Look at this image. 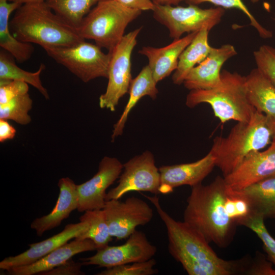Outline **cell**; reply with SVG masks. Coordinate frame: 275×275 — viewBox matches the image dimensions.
Wrapping results in <instances>:
<instances>
[{
  "instance_id": "obj_13",
  "label": "cell",
  "mask_w": 275,
  "mask_h": 275,
  "mask_svg": "<svg viewBox=\"0 0 275 275\" xmlns=\"http://www.w3.org/2000/svg\"><path fill=\"white\" fill-rule=\"evenodd\" d=\"M123 169V164L117 158H102L99 163L98 172L89 180L77 185V211L84 212L102 209L106 201V190L119 178Z\"/></svg>"
},
{
  "instance_id": "obj_22",
  "label": "cell",
  "mask_w": 275,
  "mask_h": 275,
  "mask_svg": "<svg viewBox=\"0 0 275 275\" xmlns=\"http://www.w3.org/2000/svg\"><path fill=\"white\" fill-rule=\"evenodd\" d=\"M22 4L8 0H0V46L18 62L29 60L34 51L32 43L16 39L9 28V17Z\"/></svg>"
},
{
  "instance_id": "obj_3",
  "label": "cell",
  "mask_w": 275,
  "mask_h": 275,
  "mask_svg": "<svg viewBox=\"0 0 275 275\" xmlns=\"http://www.w3.org/2000/svg\"><path fill=\"white\" fill-rule=\"evenodd\" d=\"M9 28L18 40L43 48L72 46L85 40L46 2L22 4L9 21Z\"/></svg>"
},
{
  "instance_id": "obj_4",
  "label": "cell",
  "mask_w": 275,
  "mask_h": 275,
  "mask_svg": "<svg viewBox=\"0 0 275 275\" xmlns=\"http://www.w3.org/2000/svg\"><path fill=\"white\" fill-rule=\"evenodd\" d=\"M274 137L275 118L255 110L249 120L238 122L227 136H215L209 152L224 177L248 155L270 145Z\"/></svg>"
},
{
  "instance_id": "obj_27",
  "label": "cell",
  "mask_w": 275,
  "mask_h": 275,
  "mask_svg": "<svg viewBox=\"0 0 275 275\" xmlns=\"http://www.w3.org/2000/svg\"><path fill=\"white\" fill-rule=\"evenodd\" d=\"M80 221L88 224L87 230L77 236L76 239L92 240L96 245L97 250L107 246L112 241L105 215L103 209L87 210L79 217Z\"/></svg>"
},
{
  "instance_id": "obj_11",
  "label": "cell",
  "mask_w": 275,
  "mask_h": 275,
  "mask_svg": "<svg viewBox=\"0 0 275 275\" xmlns=\"http://www.w3.org/2000/svg\"><path fill=\"white\" fill-rule=\"evenodd\" d=\"M102 209L109 233L117 240L127 238L137 227L149 223L154 215L152 208L146 201L134 196L124 201H106Z\"/></svg>"
},
{
  "instance_id": "obj_5",
  "label": "cell",
  "mask_w": 275,
  "mask_h": 275,
  "mask_svg": "<svg viewBox=\"0 0 275 275\" xmlns=\"http://www.w3.org/2000/svg\"><path fill=\"white\" fill-rule=\"evenodd\" d=\"M221 80V84L212 89L190 90L186 105L193 108L201 103H207L214 116L223 124L230 120L237 122L249 120L255 109L248 97L245 76L224 70Z\"/></svg>"
},
{
  "instance_id": "obj_34",
  "label": "cell",
  "mask_w": 275,
  "mask_h": 275,
  "mask_svg": "<svg viewBox=\"0 0 275 275\" xmlns=\"http://www.w3.org/2000/svg\"><path fill=\"white\" fill-rule=\"evenodd\" d=\"M227 196L225 202V208L229 217L236 224L246 217L251 212L249 202L243 197L227 188Z\"/></svg>"
},
{
  "instance_id": "obj_43",
  "label": "cell",
  "mask_w": 275,
  "mask_h": 275,
  "mask_svg": "<svg viewBox=\"0 0 275 275\" xmlns=\"http://www.w3.org/2000/svg\"><path fill=\"white\" fill-rule=\"evenodd\" d=\"M273 20H274V21H275V16H274V18H273Z\"/></svg>"
},
{
  "instance_id": "obj_9",
  "label": "cell",
  "mask_w": 275,
  "mask_h": 275,
  "mask_svg": "<svg viewBox=\"0 0 275 275\" xmlns=\"http://www.w3.org/2000/svg\"><path fill=\"white\" fill-rule=\"evenodd\" d=\"M140 27L125 35L111 52L108 83L105 92L99 98L100 108L116 110L120 98L129 91L132 80L131 57L137 44Z\"/></svg>"
},
{
  "instance_id": "obj_23",
  "label": "cell",
  "mask_w": 275,
  "mask_h": 275,
  "mask_svg": "<svg viewBox=\"0 0 275 275\" xmlns=\"http://www.w3.org/2000/svg\"><path fill=\"white\" fill-rule=\"evenodd\" d=\"M249 100L257 111L275 118V86L257 68L245 76Z\"/></svg>"
},
{
  "instance_id": "obj_28",
  "label": "cell",
  "mask_w": 275,
  "mask_h": 275,
  "mask_svg": "<svg viewBox=\"0 0 275 275\" xmlns=\"http://www.w3.org/2000/svg\"><path fill=\"white\" fill-rule=\"evenodd\" d=\"M102 0H47L49 7L68 23L76 29L84 17Z\"/></svg>"
},
{
  "instance_id": "obj_16",
  "label": "cell",
  "mask_w": 275,
  "mask_h": 275,
  "mask_svg": "<svg viewBox=\"0 0 275 275\" xmlns=\"http://www.w3.org/2000/svg\"><path fill=\"white\" fill-rule=\"evenodd\" d=\"M215 166L214 158L209 152L204 157L194 162L162 166L159 168V192L167 194L182 185L192 187L202 183Z\"/></svg>"
},
{
  "instance_id": "obj_2",
  "label": "cell",
  "mask_w": 275,
  "mask_h": 275,
  "mask_svg": "<svg viewBox=\"0 0 275 275\" xmlns=\"http://www.w3.org/2000/svg\"><path fill=\"white\" fill-rule=\"evenodd\" d=\"M227 187L224 177L218 176L208 185L191 187L183 214V221L210 242L224 248L230 242L236 224L225 208Z\"/></svg>"
},
{
  "instance_id": "obj_41",
  "label": "cell",
  "mask_w": 275,
  "mask_h": 275,
  "mask_svg": "<svg viewBox=\"0 0 275 275\" xmlns=\"http://www.w3.org/2000/svg\"><path fill=\"white\" fill-rule=\"evenodd\" d=\"M10 2H15L21 4L30 3H38L46 2L47 0H8Z\"/></svg>"
},
{
  "instance_id": "obj_31",
  "label": "cell",
  "mask_w": 275,
  "mask_h": 275,
  "mask_svg": "<svg viewBox=\"0 0 275 275\" xmlns=\"http://www.w3.org/2000/svg\"><path fill=\"white\" fill-rule=\"evenodd\" d=\"M188 4L199 5L204 3L212 4L218 7L230 9L236 8L241 11L249 19L250 24L253 26L263 39H270L272 32L263 27L255 18L242 0H186Z\"/></svg>"
},
{
  "instance_id": "obj_15",
  "label": "cell",
  "mask_w": 275,
  "mask_h": 275,
  "mask_svg": "<svg viewBox=\"0 0 275 275\" xmlns=\"http://www.w3.org/2000/svg\"><path fill=\"white\" fill-rule=\"evenodd\" d=\"M237 54L234 46L230 44L212 47L207 57L194 67L185 77L183 83L185 88L189 90H207L218 86L222 81L223 65Z\"/></svg>"
},
{
  "instance_id": "obj_40",
  "label": "cell",
  "mask_w": 275,
  "mask_h": 275,
  "mask_svg": "<svg viewBox=\"0 0 275 275\" xmlns=\"http://www.w3.org/2000/svg\"><path fill=\"white\" fill-rule=\"evenodd\" d=\"M155 4L161 5L177 6L180 2L186 0H152Z\"/></svg>"
},
{
  "instance_id": "obj_32",
  "label": "cell",
  "mask_w": 275,
  "mask_h": 275,
  "mask_svg": "<svg viewBox=\"0 0 275 275\" xmlns=\"http://www.w3.org/2000/svg\"><path fill=\"white\" fill-rule=\"evenodd\" d=\"M156 260L152 258L143 262L131 263L112 267L97 273V275H153L158 273L154 268Z\"/></svg>"
},
{
  "instance_id": "obj_24",
  "label": "cell",
  "mask_w": 275,
  "mask_h": 275,
  "mask_svg": "<svg viewBox=\"0 0 275 275\" xmlns=\"http://www.w3.org/2000/svg\"><path fill=\"white\" fill-rule=\"evenodd\" d=\"M209 31L203 29L199 31L190 43L181 53L178 66L172 77L175 85H180L190 71L203 61L209 53L212 47L208 42Z\"/></svg>"
},
{
  "instance_id": "obj_21",
  "label": "cell",
  "mask_w": 275,
  "mask_h": 275,
  "mask_svg": "<svg viewBox=\"0 0 275 275\" xmlns=\"http://www.w3.org/2000/svg\"><path fill=\"white\" fill-rule=\"evenodd\" d=\"M157 84L148 65L142 69L135 78L132 79L128 91L129 99L120 118L114 125L111 136L112 142L122 134L129 114L142 97L148 96L152 99L157 97L158 93Z\"/></svg>"
},
{
  "instance_id": "obj_19",
  "label": "cell",
  "mask_w": 275,
  "mask_h": 275,
  "mask_svg": "<svg viewBox=\"0 0 275 275\" xmlns=\"http://www.w3.org/2000/svg\"><path fill=\"white\" fill-rule=\"evenodd\" d=\"M91 239H76L67 242L31 264L6 270L10 275H33L50 270L64 263L73 256L87 251L97 250Z\"/></svg>"
},
{
  "instance_id": "obj_14",
  "label": "cell",
  "mask_w": 275,
  "mask_h": 275,
  "mask_svg": "<svg viewBox=\"0 0 275 275\" xmlns=\"http://www.w3.org/2000/svg\"><path fill=\"white\" fill-rule=\"evenodd\" d=\"M273 177H275V137L267 149L251 153L234 171L224 178L229 190L239 191Z\"/></svg>"
},
{
  "instance_id": "obj_29",
  "label": "cell",
  "mask_w": 275,
  "mask_h": 275,
  "mask_svg": "<svg viewBox=\"0 0 275 275\" xmlns=\"http://www.w3.org/2000/svg\"><path fill=\"white\" fill-rule=\"evenodd\" d=\"M32 104L29 93L17 96L8 103L0 105V119L11 120L26 125L32 120L29 112L32 109Z\"/></svg>"
},
{
  "instance_id": "obj_30",
  "label": "cell",
  "mask_w": 275,
  "mask_h": 275,
  "mask_svg": "<svg viewBox=\"0 0 275 275\" xmlns=\"http://www.w3.org/2000/svg\"><path fill=\"white\" fill-rule=\"evenodd\" d=\"M264 217L251 212L237 224L244 226L255 232L261 240L269 261L275 265V239L269 234L264 224Z\"/></svg>"
},
{
  "instance_id": "obj_35",
  "label": "cell",
  "mask_w": 275,
  "mask_h": 275,
  "mask_svg": "<svg viewBox=\"0 0 275 275\" xmlns=\"http://www.w3.org/2000/svg\"><path fill=\"white\" fill-rule=\"evenodd\" d=\"M29 84L17 80L0 79V105L21 95L28 93Z\"/></svg>"
},
{
  "instance_id": "obj_6",
  "label": "cell",
  "mask_w": 275,
  "mask_h": 275,
  "mask_svg": "<svg viewBox=\"0 0 275 275\" xmlns=\"http://www.w3.org/2000/svg\"><path fill=\"white\" fill-rule=\"evenodd\" d=\"M142 12L116 0H102L90 10L77 29L84 39L92 40L111 52L125 35L127 25Z\"/></svg>"
},
{
  "instance_id": "obj_42",
  "label": "cell",
  "mask_w": 275,
  "mask_h": 275,
  "mask_svg": "<svg viewBox=\"0 0 275 275\" xmlns=\"http://www.w3.org/2000/svg\"><path fill=\"white\" fill-rule=\"evenodd\" d=\"M260 0H251V2L253 3H256L260 1Z\"/></svg>"
},
{
  "instance_id": "obj_18",
  "label": "cell",
  "mask_w": 275,
  "mask_h": 275,
  "mask_svg": "<svg viewBox=\"0 0 275 275\" xmlns=\"http://www.w3.org/2000/svg\"><path fill=\"white\" fill-rule=\"evenodd\" d=\"M197 32L187 34L182 38L161 47L144 46L139 53L147 57L153 78L157 83L169 76L177 68L179 58L190 43Z\"/></svg>"
},
{
  "instance_id": "obj_10",
  "label": "cell",
  "mask_w": 275,
  "mask_h": 275,
  "mask_svg": "<svg viewBox=\"0 0 275 275\" xmlns=\"http://www.w3.org/2000/svg\"><path fill=\"white\" fill-rule=\"evenodd\" d=\"M118 185L110 189L105 200L120 199L131 191H147L160 194V174L155 165L153 154L146 151L123 164Z\"/></svg>"
},
{
  "instance_id": "obj_25",
  "label": "cell",
  "mask_w": 275,
  "mask_h": 275,
  "mask_svg": "<svg viewBox=\"0 0 275 275\" xmlns=\"http://www.w3.org/2000/svg\"><path fill=\"white\" fill-rule=\"evenodd\" d=\"M230 191L244 197L250 203L252 213L264 218H275V177L261 181L241 190Z\"/></svg>"
},
{
  "instance_id": "obj_20",
  "label": "cell",
  "mask_w": 275,
  "mask_h": 275,
  "mask_svg": "<svg viewBox=\"0 0 275 275\" xmlns=\"http://www.w3.org/2000/svg\"><path fill=\"white\" fill-rule=\"evenodd\" d=\"M59 195L56 205L47 215L35 219L31 228L40 237L44 232L58 227L68 218L70 213L77 209L78 203L77 185L69 177L59 179Z\"/></svg>"
},
{
  "instance_id": "obj_7",
  "label": "cell",
  "mask_w": 275,
  "mask_h": 275,
  "mask_svg": "<svg viewBox=\"0 0 275 275\" xmlns=\"http://www.w3.org/2000/svg\"><path fill=\"white\" fill-rule=\"evenodd\" d=\"M43 49L49 57L83 82L98 77H108L111 53H104L96 44L84 40L72 46Z\"/></svg>"
},
{
  "instance_id": "obj_17",
  "label": "cell",
  "mask_w": 275,
  "mask_h": 275,
  "mask_svg": "<svg viewBox=\"0 0 275 275\" xmlns=\"http://www.w3.org/2000/svg\"><path fill=\"white\" fill-rule=\"evenodd\" d=\"M88 228V224L86 221L69 224L60 233L42 241L29 244L30 248L26 251L17 255L5 258L0 262V268L6 270L35 262L86 232Z\"/></svg>"
},
{
  "instance_id": "obj_8",
  "label": "cell",
  "mask_w": 275,
  "mask_h": 275,
  "mask_svg": "<svg viewBox=\"0 0 275 275\" xmlns=\"http://www.w3.org/2000/svg\"><path fill=\"white\" fill-rule=\"evenodd\" d=\"M152 11L153 18L168 29L173 39L203 29L210 31L220 23L225 14L221 7L202 9L193 4L187 7L155 4Z\"/></svg>"
},
{
  "instance_id": "obj_39",
  "label": "cell",
  "mask_w": 275,
  "mask_h": 275,
  "mask_svg": "<svg viewBox=\"0 0 275 275\" xmlns=\"http://www.w3.org/2000/svg\"><path fill=\"white\" fill-rule=\"evenodd\" d=\"M16 129L7 120L0 119V142L3 143L14 138Z\"/></svg>"
},
{
  "instance_id": "obj_33",
  "label": "cell",
  "mask_w": 275,
  "mask_h": 275,
  "mask_svg": "<svg viewBox=\"0 0 275 275\" xmlns=\"http://www.w3.org/2000/svg\"><path fill=\"white\" fill-rule=\"evenodd\" d=\"M253 56L256 68L275 86V48L261 45Z\"/></svg>"
},
{
  "instance_id": "obj_26",
  "label": "cell",
  "mask_w": 275,
  "mask_h": 275,
  "mask_svg": "<svg viewBox=\"0 0 275 275\" xmlns=\"http://www.w3.org/2000/svg\"><path fill=\"white\" fill-rule=\"evenodd\" d=\"M13 57L4 49L0 52V79L20 80L31 85L46 99L49 96L46 89L43 86L40 74L45 69V66L41 64L38 70L34 72L24 70L15 63Z\"/></svg>"
},
{
  "instance_id": "obj_38",
  "label": "cell",
  "mask_w": 275,
  "mask_h": 275,
  "mask_svg": "<svg viewBox=\"0 0 275 275\" xmlns=\"http://www.w3.org/2000/svg\"><path fill=\"white\" fill-rule=\"evenodd\" d=\"M124 6L132 9L143 11H153L155 4L152 0H116Z\"/></svg>"
},
{
  "instance_id": "obj_1",
  "label": "cell",
  "mask_w": 275,
  "mask_h": 275,
  "mask_svg": "<svg viewBox=\"0 0 275 275\" xmlns=\"http://www.w3.org/2000/svg\"><path fill=\"white\" fill-rule=\"evenodd\" d=\"M142 195L154 205L166 227L169 253L188 274L231 275L242 271L237 262L219 258L196 229L171 217L162 208L157 195Z\"/></svg>"
},
{
  "instance_id": "obj_36",
  "label": "cell",
  "mask_w": 275,
  "mask_h": 275,
  "mask_svg": "<svg viewBox=\"0 0 275 275\" xmlns=\"http://www.w3.org/2000/svg\"><path fill=\"white\" fill-rule=\"evenodd\" d=\"M272 264L259 253L252 265L244 272L249 275H275V270L273 269Z\"/></svg>"
},
{
  "instance_id": "obj_12",
  "label": "cell",
  "mask_w": 275,
  "mask_h": 275,
  "mask_svg": "<svg viewBox=\"0 0 275 275\" xmlns=\"http://www.w3.org/2000/svg\"><path fill=\"white\" fill-rule=\"evenodd\" d=\"M157 248L148 239L145 234L136 230L122 244L109 246L97 250L90 257L82 259L85 265H96L109 268L153 258Z\"/></svg>"
},
{
  "instance_id": "obj_37",
  "label": "cell",
  "mask_w": 275,
  "mask_h": 275,
  "mask_svg": "<svg viewBox=\"0 0 275 275\" xmlns=\"http://www.w3.org/2000/svg\"><path fill=\"white\" fill-rule=\"evenodd\" d=\"M82 263L75 262L72 259L61 265L46 272L41 275H82L85 273L81 270Z\"/></svg>"
}]
</instances>
